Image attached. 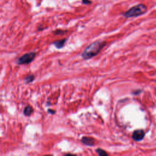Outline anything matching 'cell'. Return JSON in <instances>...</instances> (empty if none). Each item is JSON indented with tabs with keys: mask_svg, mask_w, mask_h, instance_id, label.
Masks as SVG:
<instances>
[{
	"mask_svg": "<svg viewBox=\"0 0 156 156\" xmlns=\"http://www.w3.org/2000/svg\"><path fill=\"white\" fill-rule=\"evenodd\" d=\"M106 45L105 41H96L88 45L82 54L83 59H90L99 53L102 49Z\"/></svg>",
	"mask_w": 156,
	"mask_h": 156,
	"instance_id": "obj_1",
	"label": "cell"
},
{
	"mask_svg": "<svg viewBox=\"0 0 156 156\" xmlns=\"http://www.w3.org/2000/svg\"><path fill=\"white\" fill-rule=\"evenodd\" d=\"M147 8L146 5L143 4H140L129 9L128 10L125 12L122 15L127 18L136 17L144 14L147 12Z\"/></svg>",
	"mask_w": 156,
	"mask_h": 156,
	"instance_id": "obj_2",
	"label": "cell"
},
{
	"mask_svg": "<svg viewBox=\"0 0 156 156\" xmlns=\"http://www.w3.org/2000/svg\"><path fill=\"white\" fill-rule=\"evenodd\" d=\"M35 55H36V53L34 52H31L25 54L18 59L17 63L20 65L29 64L34 60Z\"/></svg>",
	"mask_w": 156,
	"mask_h": 156,
	"instance_id": "obj_3",
	"label": "cell"
},
{
	"mask_svg": "<svg viewBox=\"0 0 156 156\" xmlns=\"http://www.w3.org/2000/svg\"><path fill=\"white\" fill-rule=\"evenodd\" d=\"M145 136V132L143 129H137L133 131L132 133V138L136 141H141Z\"/></svg>",
	"mask_w": 156,
	"mask_h": 156,
	"instance_id": "obj_4",
	"label": "cell"
},
{
	"mask_svg": "<svg viewBox=\"0 0 156 156\" xmlns=\"http://www.w3.org/2000/svg\"><path fill=\"white\" fill-rule=\"evenodd\" d=\"M81 141L83 144L89 146H93L95 144V141L94 138L88 136H83L81 139Z\"/></svg>",
	"mask_w": 156,
	"mask_h": 156,
	"instance_id": "obj_5",
	"label": "cell"
},
{
	"mask_svg": "<svg viewBox=\"0 0 156 156\" xmlns=\"http://www.w3.org/2000/svg\"><path fill=\"white\" fill-rule=\"evenodd\" d=\"M66 41V39L64 38V39H62V40H57L54 42H53V44L58 49H61L63 47V46L65 45V42Z\"/></svg>",
	"mask_w": 156,
	"mask_h": 156,
	"instance_id": "obj_6",
	"label": "cell"
},
{
	"mask_svg": "<svg viewBox=\"0 0 156 156\" xmlns=\"http://www.w3.org/2000/svg\"><path fill=\"white\" fill-rule=\"evenodd\" d=\"M32 112H33V109L32 108L31 106L30 105H27L24 109V111H23V113L25 116H30V115L32 113Z\"/></svg>",
	"mask_w": 156,
	"mask_h": 156,
	"instance_id": "obj_7",
	"label": "cell"
},
{
	"mask_svg": "<svg viewBox=\"0 0 156 156\" xmlns=\"http://www.w3.org/2000/svg\"><path fill=\"white\" fill-rule=\"evenodd\" d=\"M96 152L99 155H107L108 154L103 149H101V148H98L96 150Z\"/></svg>",
	"mask_w": 156,
	"mask_h": 156,
	"instance_id": "obj_8",
	"label": "cell"
},
{
	"mask_svg": "<svg viewBox=\"0 0 156 156\" xmlns=\"http://www.w3.org/2000/svg\"><path fill=\"white\" fill-rule=\"evenodd\" d=\"M34 79V75H29L27 77H26L25 78V82L27 83H30L32 82Z\"/></svg>",
	"mask_w": 156,
	"mask_h": 156,
	"instance_id": "obj_9",
	"label": "cell"
},
{
	"mask_svg": "<svg viewBox=\"0 0 156 156\" xmlns=\"http://www.w3.org/2000/svg\"><path fill=\"white\" fill-rule=\"evenodd\" d=\"M66 32H67V30H61V29H57V30H55L54 32V33L55 35H62V34H65Z\"/></svg>",
	"mask_w": 156,
	"mask_h": 156,
	"instance_id": "obj_10",
	"label": "cell"
},
{
	"mask_svg": "<svg viewBox=\"0 0 156 156\" xmlns=\"http://www.w3.org/2000/svg\"><path fill=\"white\" fill-rule=\"evenodd\" d=\"M82 2L84 4H91V1H90V0H82Z\"/></svg>",
	"mask_w": 156,
	"mask_h": 156,
	"instance_id": "obj_11",
	"label": "cell"
}]
</instances>
